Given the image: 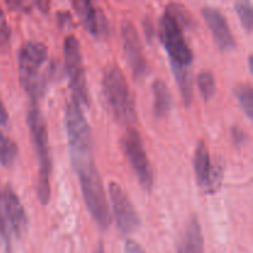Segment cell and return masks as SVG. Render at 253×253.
Wrapping results in <instances>:
<instances>
[{"mask_svg": "<svg viewBox=\"0 0 253 253\" xmlns=\"http://www.w3.org/2000/svg\"><path fill=\"white\" fill-rule=\"evenodd\" d=\"M236 7V12L240 17V21H241L242 26L245 27L247 32L252 31L253 26V7L251 1H237L235 4Z\"/></svg>", "mask_w": 253, "mask_h": 253, "instance_id": "obj_21", "label": "cell"}, {"mask_svg": "<svg viewBox=\"0 0 253 253\" xmlns=\"http://www.w3.org/2000/svg\"><path fill=\"white\" fill-rule=\"evenodd\" d=\"M10 35H11L10 26L6 21L4 11H2L1 6H0V48L9 44Z\"/></svg>", "mask_w": 253, "mask_h": 253, "instance_id": "obj_23", "label": "cell"}, {"mask_svg": "<svg viewBox=\"0 0 253 253\" xmlns=\"http://www.w3.org/2000/svg\"><path fill=\"white\" fill-rule=\"evenodd\" d=\"M160 36L172 63L183 67L192 63L193 53L183 36L182 27L167 11L160 19Z\"/></svg>", "mask_w": 253, "mask_h": 253, "instance_id": "obj_8", "label": "cell"}, {"mask_svg": "<svg viewBox=\"0 0 253 253\" xmlns=\"http://www.w3.org/2000/svg\"><path fill=\"white\" fill-rule=\"evenodd\" d=\"M173 73H174L175 78H177L178 85H179L180 93H182L183 100L187 105H189L193 98V82H192V74L188 71L187 67L178 66V64L172 63Z\"/></svg>", "mask_w": 253, "mask_h": 253, "instance_id": "obj_17", "label": "cell"}, {"mask_svg": "<svg viewBox=\"0 0 253 253\" xmlns=\"http://www.w3.org/2000/svg\"><path fill=\"white\" fill-rule=\"evenodd\" d=\"M103 93L111 115L124 125L136 120V110L130 86L118 64H109L104 71Z\"/></svg>", "mask_w": 253, "mask_h": 253, "instance_id": "obj_1", "label": "cell"}, {"mask_svg": "<svg viewBox=\"0 0 253 253\" xmlns=\"http://www.w3.org/2000/svg\"><path fill=\"white\" fill-rule=\"evenodd\" d=\"M121 147L140 184L143 189L150 192L153 185V170L140 133L135 128H128L121 138Z\"/></svg>", "mask_w": 253, "mask_h": 253, "instance_id": "obj_7", "label": "cell"}, {"mask_svg": "<svg viewBox=\"0 0 253 253\" xmlns=\"http://www.w3.org/2000/svg\"><path fill=\"white\" fill-rule=\"evenodd\" d=\"M1 215L7 232H14L21 236L26 227L27 219L21 202L10 187H5L1 192Z\"/></svg>", "mask_w": 253, "mask_h": 253, "instance_id": "obj_12", "label": "cell"}, {"mask_svg": "<svg viewBox=\"0 0 253 253\" xmlns=\"http://www.w3.org/2000/svg\"><path fill=\"white\" fill-rule=\"evenodd\" d=\"M76 172L79 175L82 193L86 208L91 214L93 219L98 222L99 226L108 229L110 225V211H109L108 202L104 192L103 180L99 174L94 162L84 165L77 168Z\"/></svg>", "mask_w": 253, "mask_h": 253, "instance_id": "obj_4", "label": "cell"}, {"mask_svg": "<svg viewBox=\"0 0 253 253\" xmlns=\"http://www.w3.org/2000/svg\"><path fill=\"white\" fill-rule=\"evenodd\" d=\"M202 14L204 19L207 20V24L211 31L212 37L215 42L222 51H229L232 49L236 44L234 35L231 34L229 24H227L226 17L222 15L219 9L212 6L203 7Z\"/></svg>", "mask_w": 253, "mask_h": 253, "instance_id": "obj_13", "label": "cell"}, {"mask_svg": "<svg viewBox=\"0 0 253 253\" xmlns=\"http://www.w3.org/2000/svg\"><path fill=\"white\" fill-rule=\"evenodd\" d=\"M63 57L67 74L69 77L73 98L81 105H88L89 95L86 89L85 74H84L83 61H82L81 44L78 39L73 35H68L63 42Z\"/></svg>", "mask_w": 253, "mask_h": 253, "instance_id": "obj_6", "label": "cell"}, {"mask_svg": "<svg viewBox=\"0 0 253 253\" xmlns=\"http://www.w3.org/2000/svg\"><path fill=\"white\" fill-rule=\"evenodd\" d=\"M232 137H234V141L237 145H241V143H244V141L246 140V135H245L244 131L240 130L239 127L232 128Z\"/></svg>", "mask_w": 253, "mask_h": 253, "instance_id": "obj_25", "label": "cell"}, {"mask_svg": "<svg viewBox=\"0 0 253 253\" xmlns=\"http://www.w3.org/2000/svg\"><path fill=\"white\" fill-rule=\"evenodd\" d=\"M178 253H204V236L195 216L190 219L178 244Z\"/></svg>", "mask_w": 253, "mask_h": 253, "instance_id": "obj_15", "label": "cell"}, {"mask_svg": "<svg viewBox=\"0 0 253 253\" xmlns=\"http://www.w3.org/2000/svg\"><path fill=\"white\" fill-rule=\"evenodd\" d=\"M47 61V47L42 42L29 41L19 52L20 83L25 91L35 96L40 90V69Z\"/></svg>", "mask_w": 253, "mask_h": 253, "instance_id": "obj_5", "label": "cell"}, {"mask_svg": "<svg viewBox=\"0 0 253 253\" xmlns=\"http://www.w3.org/2000/svg\"><path fill=\"white\" fill-rule=\"evenodd\" d=\"M66 130L74 169L94 162L90 127L81 105L74 99L69 100L66 106Z\"/></svg>", "mask_w": 253, "mask_h": 253, "instance_id": "obj_2", "label": "cell"}, {"mask_svg": "<svg viewBox=\"0 0 253 253\" xmlns=\"http://www.w3.org/2000/svg\"><path fill=\"white\" fill-rule=\"evenodd\" d=\"M109 193L119 230L123 234H131L140 226V216L137 211L118 183L111 182L109 184Z\"/></svg>", "mask_w": 253, "mask_h": 253, "instance_id": "obj_11", "label": "cell"}, {"mask_svg": "<svg viewBox=\"0 0 253 253\" xmlns=\"http://www.w3.org/2000/svg\"><path fill=\"white\" fill-rule=\"evenodd\" d=\"M153 113L156 118H163L172 108V95L167 84L161 79H156L152 84Z\"/></svg>", "mask_w": 253, "mask_h": 253, "instance_id": "obj_16", "label": "cell"}, {"mask_svg": "<svg viewBox=\"0 0 253 253\" xmlns=\"http://www.w3.org/2000/svg\"><path fill=\"white\" fill-rule=\"evenodd\" d=\"M7 119H9V115H7L6 109H5L4 104L0 100V126L5 125L7 123Z\"/></svg>", "mask_w": 253, "mask_h": 253, "instance_id": "obj_26", "label": "cell"}, {"mask_svg": "<svg viewBox=\"0 0 253 253\" xmlns=\"http://www.w3.org/2000/svg\"><path fill=\"white\" fill-rule=\"evenodd\" d=\"M235 94L241 105L242 110L246 113L247 118L252 119L253 114V99H252V88L249 84H240L235 88Z\"/></svg>", "mask_w": 253, "mask_h": 253, "instance_id": "obj_19", "label": "cell"}, {"mask_svg": "<svg viewBox=\"0 0 253 253\" xmlns=\"http://www.w3.org/2000/svg\"><path fill=\"white\" fill-rule=\"evenodd\" d=\"M27 124H29L30 132H31L32 142H34L35 151L39 158L40 169L39 179H37V195L42 204H47L51 197V156H49L48 146V132L43 115L40 111L39 106L32 105V108L27 114Z\"/></svg>", "mask_w": 253, "mask_h": 253, "instance_id": "obj_3", "label": "cell"}, {"mask_svg": "<svg viewBox=\"0 0 253 253\" xmlns=\"http://www.w3.org/2000/svg\"><path fill=\"white\" fill-rule=\"evenodd\" d=\"M121 36H123L124 53L133 76L136 78H142L148 73V64L143 54L142 43L137 30L130 20H124L121 24Z\"/></svg>", "mask_w": 253, "mask_h": 253, "instance_id": "obj_10", "label": "cell"}, {"mask_svg": "<svg viewBox=\"0 0 253 253\" xmlns=\"http://www.w3.org/2000/svg\"><path fill=\"white\" fill-rule=\"evenodd\" d=\"M82 22L94 37L103 36L108 32V20L103 10L98 9L88 0H76L72 2Z\"/></svg>", "mask_w": 253, "mask_h": 253, "instance_id": "obj_14", "label": "cell"}, {"mask_svg": "<svg viewBox=\"0 0 253 253\" xmlns=\"http://www.w3.org/2000/svg\"><path fill=\"white\" fill-rule=\"evenodd\" d=\"M125 253H146V251L136 241L127 240L125 242Z\"/></svg>", "mask_w": 253, "mask_h": 253, "instance_id": "obj_24", "label": "cell"}, {"mask_svg": "<svg viewBox=\"0 0 253 253\" xmlns=\"http://www.w3.org/2000/svg\"><path fill=\"white\" fill-rule=\"evenodd\" d=\"M17 156V146L0 131V165L10 166Z\"/></svg>", "mask_w": 253, "mask_h": 253, "instance_id": "obj_18", "label": "cell"}, {"mask_svg": "<svg viewBox=\"0 0 253 253\" xmlns=\"http://www.w3.org/2000/svg\"><path fill=\"white\" fill-rule=\"evenodd\" d=\"M197 82L202 96L205 100H209V99L214 95L215 88H216L215 78L214 76H212V73L209 71H202L198 74Z\"/></svg>", "mask_w": 253, "mask_h": 253, "instance_id": "obj_20", "label": "cell"}, {"mask_svg": "<svg viewBox=\"0 0 253 253\" xmlns=\"http://www.w3.org/2000/svg\"><path fill=\"white\" fill-rule=\"evenodd\" d=\"M193 165H194L197 180L202 189L208 194H214L221 187L224 169H222V166L217 163L212 165L209 151L203 140L198 142L197 148H195Z\"/></svg>", "mask_w": 253, "mask_h": 253, "instance_id": "obj_9", "label": "cell"}, {"mask_svg": "<svg viewBox=\"0 0 253 253\" xmlns=\"http://www.w3.org/2000/svg\"><path fill=\"white\" fill-rule=\"evenodd\" d=\"M94 253H104V247H103V244H99L98 247H96L95 252Z\"/></svg>", "mask_w": 253, "mask_h": 253, "instance_id": "obj_27", "label": "cell"}, {"mask_svg": "<svg viewBox=\"0 0 253 253\" xmlns=\"http://www.w3.org/2000/svg\"><path fill=\"white\" fill-rule=\"evenodd\" d=\"M166 11L178 22L180 27H188L192 24V17H190L189 11H188L184 5L172 2V4L168 5Z\"/></svg>", "mask_w": 253, "mask_h": 253, "instance_id": "obj_22", "label": "cell"}]
</instances>
